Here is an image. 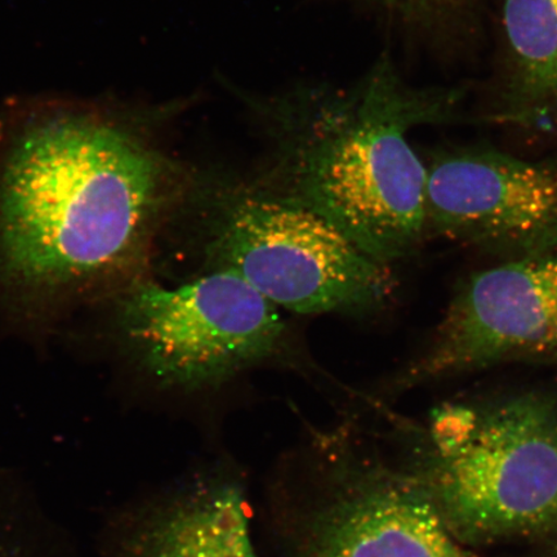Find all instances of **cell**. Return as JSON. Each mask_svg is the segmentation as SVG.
<instances>
[{"label":"cell","instance_id":"6da1fadb","mask_svg":"<svg viewBox=\"0 0 557 557\" xmlns=\"http://www.w3.org/2000/svg\"><path fill=\"white\" fill-rule=\"evenodd\" d=\"M166 160L120 125H32L0 174V257L32 288H86L135 270L176 200Z\"/></svg>","mask_w":557,"mask_h":557},{"label":"cell","instance_id":"7a4b0ae2","mask_svg":"<svg viewBox=\"0 0 557 557\" xmlns=\"http://www.w3.org/2000/svg\"><path fill=\"white\" fill-rule=\"evenodd\" d=\"M458 102L455 89H410L382 67L361 96L317 123L289 197L392 267L414 252L428 230V166L407 132L455 120Z\"/></svg>","mask_w":557,"mask_h":557},{"label":"cell","instance_id":"3957f363","mask_svg":"<svg viewBox=\"0 0 557 557\" xmlns=\"http://www.w3.org/2000/svg\"><path fill=\"white\" fill-rule=\"evenodd\" d=\"M421 480L453 539L493 543L557 525V396L445 406Z\"/></svg>","mask_w":557,"mask_h":557},{"label":"cell","instance_id":"277c9868","mask_svg":"<svg viewBox=\"0 0 557 557\" xmlns=\"http://www.w3.org/2000/svg\"><path fill=\"white\" fill-rule=\"evenodd\" d=\"M206 197L200 235L207 269L238 275L276 308L354 315L393 299L392 267L289 195L228 187Z\"/></svg>","mask_w":557,"mask_h":557},{"label":"cell","instance_id":"5b68a950","mask_svg":"<svg viewBox=\"0 0 557 557\" xmlns=\"http://www.w3.org/2000/svg\"><path fill=\"white\" fill-rule=\"evenodd\" d=\"M123 310L124 331L145 368L185 392L219 387L274 358L287 333L273 302L222 270L174 287L139 284Z\"/></svg>","mask_w":557,"mask_h":557},{"label":"cell","instance_id":"8992f818","mask_svg":"<svg viewBox=\"0 0 557 557\" xmlns=\"http://www.w3.org/2000/svg\"><path fill=\"white\" fill-rule=\"evenodd\" d=\"M512 361L557 367V249L470 276L403 382L450 377Z\"/></svg>","mask_w":557,"mask_h":557},{"label":"cell","instance_id":"52a82bcc","mask_svg":"<svg viewBox=\"0 0 557 557\" xmlns=\"http://www.w3.org/2000/svg\"><path fill=\"white\" fill-rule=\"evenodd\" d=\"M428 228L506 261L557 249V163L444 151L428 166Z\"/></svg>","mask_w":557,"mask_h":557},{"label":"cell","instance_id":"ba28073f","mask_svg":"<svg viewBox=\"0 0 557 557\" xmlns=\"http://www.w3.org/2000/svg\"><path fill=\"white\" fill-rule=\"evenodd\" d=\"M451 535L420 479L347 473L312 512L306 557H445Z\"/></svg>","mask_w":557,"mask_h":557},{"label":"cell","instance_id":"9c48e42d","mask_svg":"<svg viewBox=\"0 0 557 557\" xmlns=\"http://www.w3.org/2000/svg\"><path fill=\"white\" fill-rule=\"evenodd\" d=\"M505 79L494 121L557 128V0H503Z\"/></svg>","mask_w":557,"mask_h":557},{"label":"cell","instance_id":"30bf717a","mask_svg":"<svg viewBox=\"0 0 557 557\" xmlns=\"http://www.w3.org/2000/svg\"><path fill=\"white\" fill-rule=\"evenodd\" d=\"M141 557H259L238 487L195 486L151 522Z\"/></svg>","mask_w":557,"mask_h":557},{"label":"cell","instance_id":"8fae6325","mask_svg":"<svg viewBox=\"0 0 557 557\" xmlns=\"http://www.w3.org/2000/svg\"><path fill=\"white\" fill-rule=\"evenodd\" d=\"M445 557H473L470 553L466 552L461 546L458 545L457 540L450 537L447 545V552Z\"/></svg>","mask_w":557,"mask_h":557},{"label":"cell","instance_id":"7c38bea8","mask_svg":"<svg viewBox=\"0 0 557 557\" xmlns=\"http://www.w3.org/2000/svg\"><path fill=\"white\" fill-rule=\"evenodd\" d=\"M557 527V525H556Z\"/></svg>","mask_w":557,"mask_h":557}]
</instances>
